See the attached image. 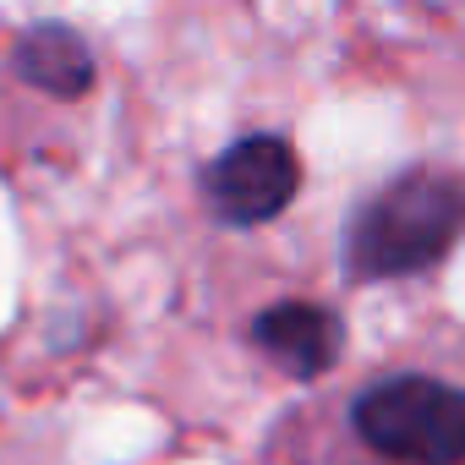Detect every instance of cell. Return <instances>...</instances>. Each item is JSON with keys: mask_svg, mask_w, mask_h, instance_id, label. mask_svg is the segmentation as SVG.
<instances>
[{"mask_svg": "<svg viewBox=\"0 0 465 465\" xmlns=\"http://www.w3.org/2000/svg\"><path fill=\"white\" fill-rule=\"evenodd\" d=\"M465 236V175L405 170L372 192L345 224V274L400 280L432 269Z\"/></svg>", "mask_w": 465, "mask_h": 465, "instance_id": "cell-1", "label": "cell"}, {"mask_svg": "<svg viewBox=\"0 0 465 465\" xmlns=\"http://www.w3.org/2000/svg\"><path fill=\"white\" fill-rule=\"evenodd\" d=\"M296 181H302L296 148L280 132H252L208 164L203 192L224 224H263L296 197Z\"/></svg>", "mask_w": 465, "mask_h": 465, "instance_id": "cell-3", "label": "cell"}, {"mask_svg": "<svg viewBox=\"0 0 465 465\" xmlns=\"http://www.w3.org/2000/svg\"><path fill=\"white\" fill-rule=\"evenodd\" d=\"M252 340L291 372V378H318L340 361L345 345V323L340 312L318 307V302H274L258 312Z\"/></svg>", "mask_w": 465, "mask_h": 465, "instance_id": "cell-4", "label": "cell"}, {"mask_svg": "<svg viewBox=\"0 0 465 465\" xmlns=\"http://www.w3.org/2000/svg\"><path fill=\"white\" fill-rule=\"evenodd\" d=\"M17 77L55 99H83L94 88V55L66 23H34L17 39Z\"/></svg>", "mask_w": 465, "mask_h": 465, "instance_id": "cell-5", "label": "cell"}, {"mask_svg": "<svg viewBox=\"0 0 465 465\" xmlns=\"http://www.w3.org/2000/svg\"><path fill=\"white\" fill-rule=\"evenodd\" d=\"M351 421L367 449L400 465H465V389L438 378H383L356 394Z\"/></svg>", "mask_w": 465, "mask_h": 465, "instance_id": "cell-2", "label": "cell"}]
</instances>
